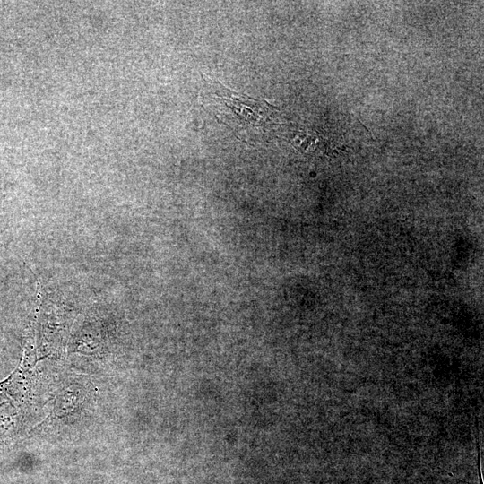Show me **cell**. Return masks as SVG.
Returning <instances> with one entry per match:
<instances>
[{
  "instance_id": "2",
  "label": "cell",
  "mask_w": 484,
  "mask_h": 484,
  "mask_svg": "<svg viewBox=\"0 0 484 484\" xmlns=\"http://www.w3.org/2000/svg\"><path fill=\"white\" fill-rule=\"evenodd\" d=\"M71 385L60 393L54 404L53 411L49 417L45 421L52 420L54 419H61L74 410V407H78L83 399V394L79 389Z\"/></svg>"
},
{
  "instance_id": "1",
  "label": "cell",
  "mask_w": 484,
  "mask_h": 484,
  "mask_svg": "<svg viewBox=\"0 0 484 484\" xmlns=\"http://www.w3.org/2000/svg\"><path fill=\"white\" fill-rule=\"evenodd\" d=\"M201 96L203 103L212 110L219 122L234 130L263 127L272 122L277 111V108L265 100L231 91L208 78H203Z\"/></svg>"
}]
</instances>
